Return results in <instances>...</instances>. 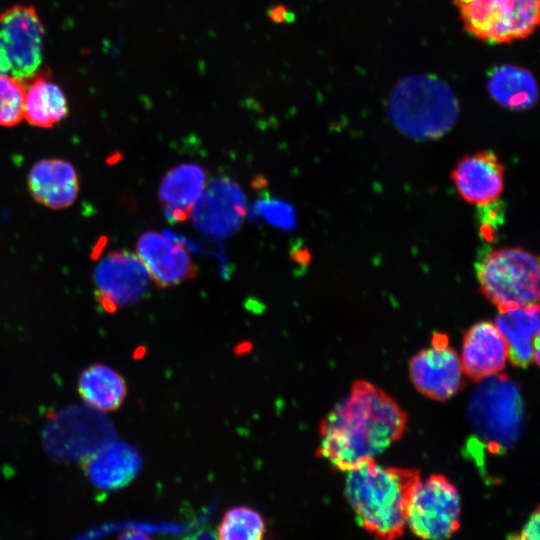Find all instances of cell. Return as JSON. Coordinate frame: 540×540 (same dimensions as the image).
Returning <instances> with one entry per match:
<instances>
[{
    "instance_id": "cell-27",
    "label": "cell",
    "mask_w": 540,
    "mask_h": 540,
    "mask_svg": "<svg viewBox=\"0 0 540 540\" xmlns=\"http://www.w3.org/2000/svg\"><path fill=\"white\" fill-rule=\"evenodd\" d=\"M289 257L291 262L297 266L299 274L302 273V270L307 268L311 260V255L308 248L300 239H296L291 242Z\"/></svg>"
},
{
    "instance_id": "cell-26",
    "label": "cell",
    "mask_w": 540,
    "mask_h": 540,
    "mask_svg": "<svg viewBox=\"0 0 540 540\" xmlns=\"http://www.w3.org/2000/svg\"><path fill=\"white\" fill-rule=\"evenodd\" d=\"M196 244L199 252L208 253L217 259L220 268V275L226 280L230 279L235 271V268L230 262L223 245H221L219 241L209 238H200Z\"/></svg>"
},
{
    "instance_id": "cell-20",
    "label": "cell",
    "mask_w": 540,
    "mask_h": 540,
    "mask_svg": "<svg viewBox=\"0 0 540 540\" xmlns=\"http://www.w3.org/2000/svg\"><path fill=\"white\" fill-rule=\"evenodd\" d=\"M78 391L84 402L101 412L118 409L125 400L127 386L123 377L112 368L95 364L79 377Z\"/></svg>"
},
{
    "instance_id": "cell-23",
    "label": "cell",
    "mask_w": 540,
    "mask_h": 540,
    "mask_svg": "<svg viewBox=\"0 0 540 540\" xmlns=\"http://www.w3.org/2000/svg\"><path fill=\"white\" fill-rule=\"evenodd\" d=\"M266 533V523L259 512L246 506L229 509L217 530L222 540H259Z\"/></svg>"
},
{
    "instance_id": "cell-25",
    "label": "cell",
    "mask_w": 540,
    "mask_h": 540,
    "mask_svg": "<svg viewBox=\"0 0 540 540\" xmlns=\"http://www.w3.org/2000/svg\"><path fill=\"white\" fill-rule=\"evenodd\" d=\"M25 87L22 80L0 74V125L12 127L23 118Z\"/></svg>"
},
{
    "instance_id": "cell-1",
    "label": "cell",
    "mask_w": 540,
    "mask_h": 540,
    "mask_svg": "<svg viewBox=\"0 0 540 540\" xmlns=\"http://www.w3.org/2000/svg\"><path fill=\"white\" fill-rule=\"evenodd\" d=\"M406 414L383 390L365 380L322 420L317 455L342 471L374 459L403 434Z\"/></svg>"
},
{
    "instance_id": "cell-21",
    "label": "cell",
    "mask_w": 540,
    "mask_h": 540,
    "mask_svg": "<svg viewBox=\"0 0 540 540\" xmlns=\"http://www.w3.org/2000/svg\"><path fill=\"white\" fill-rule=\"evenodd\" d=\"M488 90L499 105L513 110L529 109L538 98L537 83L532 73L513 65L495 69L490 76Z\"/></svg>"
},
{
    "instance_id": "cell-29",
    "label": "cell",
    "mask_w": 540,
    "mask_h": 540,
    "mask_svg": "<svg viewBox=\"0 0 540 540\" xmlns=\"http://www.w3.org/2000/svg\"><path fill=\"white\" fill-rule=\"evenodd\" d=\"M191 209L173 206L163 205L164 216L170 224H177L186 221L190 216Z\"/></svg>"
},
{
    "instance_id": "cell-11",
    "label": "cell",
    "mask_w": 540,
    "mask_h": 540,
    "mask_svg": "<svg viewBox=\"0 0 540 540\" xmlns=\"http://www.w3.org/2000/svg\"><path fill=\"white\" fill-rule=\"evenodd\" d=\"M93 279L100 304L107 312L145 298L152 281L137 254L127 250L111 252L101 259Z\"/></svg>"
},
{
    "instance_id": "cell-22",
    "label": "cell",
    "mask_w": 540,
    "mask_h": 540,
    "mask_svg": "<svg viewBox=\"0 0 540 540\" xmlns=\"http://www.w3.org/2000/svg\"><path fill=\"white\" fill-rule=\"evenodd\" d=\"M206 186V172L195 163L180 164L169 170L162 179L158 197L163 205L192 209Z\"/></svg>"
},
{
    "instance_id": "cell-17",
    "label": "cell",
    "mask_w": 540,
    "mask_h": 540,
    "mask_svg": "<svg viewBox=\"0 0 540 540\" xmlns=\"http://www.w3.org/2000/svg\"><path fill=\"white\" fill-rule=\"evenodd\" d=\"M28 188L40 204L54 209L71 206L78 195L79 181L74 166L62 159H43L28 174Z\"/></svg>"
},
{
    "instance_id": "cell-28",
    "label": "cell",
    "mask_w": 540,
    "mask_h": 540,
    "mask_svg": "<svg viewBox=\"0 0 540 540\" xmlns=\"http://www.w3.org/2000/svg\"><path fill=\"white\" fill-rule=\"evenodd\" d=\"M539 508L537 507L532 513L529 520L526 522L525 526L521 530L519 536H515L517 539L525 540H538L539 539Z\"/></svg>"
},
{
    "instance_id": "cell-14",
    "label": "cell",
    "mask_w": 540,
    "mask_h": 540,
    "mask_svg": "<svg viewBox=\"0 0 540 540\" xmlns=\"http://www.w3.org/2000/svg\"><path fill=\"white\" fill-rule=\"evenodd\" d=\"M504 172V165L493 151H480L463 157L452 170L451 178L466 202L485 206L502 194Z\"/></svg>"
},
{
    "instance_id": "cell-9",
    "label": "cell",
    "mask_w": 540,
    "mask_h": 540,
    "mask_svg": "<svg viewBox=\"0 0 540 540\" xmlns=\"http://www.w3.org/2000/svg\"><path fill=\"white\" fill-rule=\"evenodd\" d=\"M44 29L36 10L15 5L0 15V74L19 80L35 75L42 62Z\"/></svg>"
},
{
    "instance_id": "cell-15",
    "label": "cell",
    "mask_w": 540,
    "mask_h": 540,
    "mask_svg": "<svg viewBox=\"0 0 540 540\" xmlns=\"http://www.w3.org/2000/svg\"><path fill=\"white\" fill-rule=\"evenodd\" d=\"M460 359L464 374L481 381L504 369L508 346L494 323L481 321L465 333Z\"/></svg>"
},
{
    "instance_id": "cell-24",
    "label": "cell",
    "mask_w": 540,
    "mask_h": 540,
    "mask_svg": "<svg viewBox=\"0 0 540 540\" xmlns=\"http://www.w3.org/2000/svg\"><path fill=\"white\" fill-rule=\"evenodd\" d=\"M250 221H265L273 228L293 231L297 227V215L294 206L280 198L272 197L267 191L262 192L248 210Z\"/></svg>"
},
{
    "instance_id": "cell-8",
    "label": "cell",
    "mask_w": 540,
    "mask_h": 540,
    "mask_svg": "<svg viewBox=\"0 0 540 540\" xmlns=\"http://www.w3.org/2000/svg\"><path fill=\"white\" fill-rule=\"evenodd\" d=\"M461 502L457 489L443 475L419 479L406 511V525L418 537L446 539L460 526Z\"/></svg>"
},
{
    "instance_id": "cell-19",
    "label": "cell",
    "mask_w": 540,
    "mask_h": 540,
    "mask_svg": "<svg viewBox=\"0 0 540 540\" xmlns=\"http://www.w3.org/2000/svg\"><path fill=\"white\" fill-rule=\"evenodd\" d=\"M25 88L23 115L36 127L51 128L68 113L66 97L61 88L44 76H32Z\"/></svg>"
},
{
    "instance_id": "cell-5",
    "label": "cell",
    "mask_w": 540,
    "mask_h": 540,
    "mask_svg": "<svg viewBox=\"0 0 540 540\" xmlns=\"http://www.w3.org/2000/svg\"><path fill=\"white\" fill-rule=\"evenodd\" d=\"M469 406L471 423L491 449L510 447L522 429L524 410L519 387L505 375L483 379Z\"/></svg>"
},
{
    "instance_id": "cell-13",
    "label": "cell",
    "mask_w": 540,
    "mask_h": 540,
    "mask_svg": "<svg viewBox=\"0 0 540 540\" xmlns=\"http://www.w3.org/2000/svg\"><path fill=\"white\" fill-rule=\"evenodd\" d=\"M137 256L152 281L161 289L179 285L198 275L189 251L155 231L143 233L136 244Z\"/></svg>"
},
{
    "instance_id": "cell-7",
    "label": "cell",
    "mask_w": 540,
    "mask_h": 540,
    "mask_svg": "<svg viewBox=\"0 0 540 540\" xmlns=\"http://www.w3.org/2000/svg\"><path fill=\"white\" fill-rule=\"evenodd\" d=\"M100 412L74 405L52 415L43 433L46 451L60 461H85L114 438L111 423Z\"/></svg>"
},
{
    "instance_id": "cell-18",
    "label": "cell",
    "mask_w": 540,
    "mask_h": 540,
    "mask_svg": "<svg viewBox=\"0 0 540 540\" xmlns=\"http://www.w3.org/2000/svg\"><path fill=\"white\" fill-rule=\"evenodd\" d=\"M494 324L507 343L508 359L514 365L539 364L538 304L499 311Z\"/></svg>"
},
{
    "instance_id": "cell-2",
    "label": "cell",
    "mask_w": 540,
    "mask_h": 540,
    "mask_svg": "<svg viewBox=\"0 0 540 540\" xmlns=\"http://www.w3.org/2000/svg\"><path fill=\"white\" fill-rule=\"evenodd\" d=\"M346 472L345 495L357 522L377 538L400 537L420 471L386 467L370 459Z\"/></svg>"
},
{
    "instance_id": "cell-3",
    "label": "cell",
    "mask_w": 540,
    "mask_h": 540,
    "mask_svg": "<svg viewBox=\"0 0 540 540\" xmlns=\"http://www.w3.org/2000/svg\"><path fill=\"white\" fill-rule=\"evenodd\" d=\"M395 126L416 139H435L455 124L458 106L443 82L430 77H412L395 89L389 109Z\"/></svg>"
},
{
    "instance_id": "cell-10",
    "label": "cell",
    "mask_w": 540,
    "mask_h": 540,
    "mask_svg": "<svg viewBox=\"0 0 540 540\" xmlns=\"http://www.w3.org/2000/svg\"><path fill=\"white\" fill-rule=\"evenodd\" d=\"M245 214V194L238 183L226 175L211 180L190 211L195 229L214 238L235 235L242 227Z\"/></svg>"
},
{
    "instance_id": "cell-12",
    "label": "cell",
    "mask_w": 540,
    "mask_h": 540,
    "mask_svg": "<svg viewBox=\"0 0 540 540\" xmlns=\"http://www.w3.org/2000/svg\"><path fill=\"white\" fill-rule=\"evenodd\" d=\"M409 371L417 390L435 400H447L462 387L461 359L444 334L435 333L432 345L414 355Z\"/></svg>"
},
{
    "instance_id": "cell-4",
    "label": "cell",
    "mask_w": 540,
    "mask_h": 540,
    "mask_svg": "<svg viewBox=\"0 0 540 540\" xmlns=\"http://www.w3.org/2000/svg\"><path fill=\"white\" fill-rule=\"evenodd\" d=\"M477 279L484 296L499 311L539 300V261L519 247H503L485 254L476 264Z\"/></svg>"
},
{
    "instance_id": "cell-16",
    "label": "cell",
    "mask_w": 540,
    "mask_h": 540,
    "mask_svg": "<svg viewBox=\"0 0 540 540\" xmlns=\"http://www.w3.org/2000/svg\"><path fill=\"white\" fill-rule=\"evenodd\" d=\"M83 463L85 473L95 487L112 491L123 488L137 476L142 460L130 444L111 440Z\"/></svg>"
},
{
    "instance_id": "cell-30",
    "label": "cell",
    "mask_w": 540,
    "mask_h": 540,
    "mask_svg": "<svg viewBox=\"0 0 540 540\" xmlns=\"http://www.w3.org/2000/svg\"><path fill=\"white\" fill-rule=\"evenodd\" d=\"M251 185L253 188L255 189H264L267 187L268 185V180L266 177H264L263 175L259 174V175H256L253 179H252V182H251Z\"/></svg>"
},
{
    "instance_id": "cell-6",
    "label": "cell",
    "mask_w": 540,
    "mask_h": 540,
    "mask_svg": "<svg viewBox=\"0 0 540 540\" xmlns=\"http://www.w3.org/2000/svg\"><path fill=\"white\" fill-rule=\"evenodd\" d=\"M464 29L497 44L531 36L540 22V0H454Z\"/></svg>"
}]
</instances>
